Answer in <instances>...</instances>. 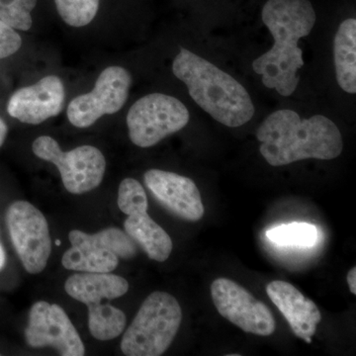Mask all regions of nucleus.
<instances>
[{"label":"nucleus","mask_w":356,"mask_h":356,"mask_svg":"<svg viewBox=\"0 0 356 356\" xmlns=\"http://www.w3.org/2000/svg\"><path fill=\"white\" fill-rule=\"evenodd\" d=\"M261 17L274 44L270 50L255 58L252 69L261 74L264 86L288 97L296 90L298 70L305 64L298 42L313 30L315 9L309 0H268Z\"/></svg>","instance_id":"obj_1"},{"label":"nucleus","mask_w":356,"mask_h":356,"mask_svg":"<svg viewBox=\"0 0 356 356\" xmlns=\"http://www.w3.org/2000/svg\"><path fill=\"white\" fill-rule=\"evenodd\" d=\"M257 139L261 143V156L273 166L308 159L330 161L343 149L341 131L331 119L323 115L301 119L288 109L269 115L257 129Z\"/></svg>","instance_id":"obj_2"},{"label":"nucleus","mask_w":356,"mask_h":356,"mask_svg":"<svg viewBox=\"0 0 356 356\" xmlns=\"http://www.w3.org/2000/svg\"><path fill=\"white\" fill-rule=\"evenodd\" d=\"M172 72L188 89L189 95L213 119L236 128L255 113L250 93L233 76L187 49H180Z\"/></svg>","instance_id":"obj_3"},{"label":"nucleus","mask_w":356,"mask_h":356,"mask_svg":"<svg viewBox=\"0 0 356 356\" xmlns=\"http://www.w3.org/2000/svg\"><path fill=\"white\" fill-rule=\"evenodd\" d=\"M181 321V307L172 295L152 293L124 334L122 353L127 356L163 355L177 337Z\"/></svg>","instance_id":"obj_4"},{"label":"nucleus","mask_w":356,"mask_h":356,"mask_svg":"<svg viewBox=\"0 0 356 356\" xmlns=\"http://www.w3.org/2000/svg\"><path fill=\"white\" fill-rule=\"evenodd\" d=\"M69 238L72 247L63 255L62 264L77 273H113L119 259H133L138 252L131 236L113 227L93 235L74 229Z\"/></svg>","instance_id":"obj_5"},{"label":"nucleus","mask_w":356,"mask_h":356,"mask_svg":"<svg viewBox=\"0 0 356 356\" xmlns=\"http://www.w3.org/2000/svg\"><path fill=\"white\" fill-rule=\"evenodd\" d=\"M188 122V110L177 98L152 93L140 98L129 110V137L137 147H154L168 136L182 130Z\"/></svg>","instance_id":"obj_6"},{"label":"nucleus","mask_w":356,"mask_h":356,"mask_svg":"<svg viewBox=\"0 0 356 356\" xmlns=\"http://www.w3.org/2000/svg\"><path fill=\"white\" fill-rule=\"evenodd\" d=\"M32 151L37 158L57 166L70 193H86L102 184L106 159L97 147L86 145L64 152L54 138L41 136L33 143Z\"/></svg>","instance_id":"obj_7"},{"label":"nucleus","mask_w":356,"mask_h":356,"mask_svg":"<svg viewBox=\"0 0 356 356\" xmlns=\"http://www.w3.org/2000/svg\"><path fill=\"white\" fill-rule=\"evenodd\" d=\"M6 222L14 250L25 270L30 274L41 273L51 252L46 218L31 203L19 200L7 208Z\"/></svg>","instance_id":"obj_8"},{"label":"nucleus","mask_w":356,"mask_h":356,"mask_svg":"<svg viewBox=\"0 0 356 356\" xmlns=\"http://www.w3.org/2000/svg\"><path fill=\"white\" fill-rule=\"evenodd\" d=\"M132 77L118 65L106 67L90 92L77 96L67 107V118L76 128H88L104 115L117 113L127 102Z\"/></svg>","instance_id":"obj_9"},{"label":"nucleus","mask_w":356,"mask_h":356,"mask_svg":"<svg viewBox=\"0 0 356 356\" xmlns=\"http://www.w3.org/2000/svg\"><path fill=\"white\" fill-rule=\"evenodd\" d=\"M211 295L218 313L242 331L261 337L275 331V320L268 307L235 281L218 278L211 285Z\"/></svg>","instance_id":"obj_10"},{"label":"nucleus","mask_w":356,"mask_h":356,"mask_svg":"<svg viewBox=\"0 0 356 356\" xmlns=\"http://www.w3.org/2000/svg\"><path fill=\"white\" fill-rule=\"evenodd\" d=\"M25 341L31 348L51 346L63 356L86 355L83 341L67 314L62 307L48 302H37L30 309Z\"/></svg>","instance_id":"obj_11"},{"label":"nucleus","mask_w":356,"mask_h":356,"mask_svg":"<svg viewBox=\"0 0 356 356\" xmlns=\"http://www.w3.org/2000/svg\"><path fill=\"white\" fill-rule=\"evenodd\" d=\"M145 184L154 198L175 217L197 222L204 216L200 191L193 180L177 173L161 170H147Z\"/></svg>","instance_id":"obj_12"},{"label":"nucleus","mask_w":356,"mask_h":356,"mask_svg":"<svg viewBox=\"0 0 356 356\" xmlns=\"http://www.w3.org/2000/svg\"><path fill=\"white\" fill-rule=\"evenodd\" d=\"M65 89L57 76H44L33 86L18 89L7 103V112L22 123L38 125L64 109Z\"/></svg>","instance_id":"obj_13"},{"label":"nucleus","mask_w":356,"mask_h":356,"mask_svg":"<svg viewBox=\"0 0 356 356\" xmlns=\"http://www.w3.org/2000/svg\"><path fill=\"white\" fill-rule=\"evenodd\" d=\"M267 295L277 307L293 332L306 343H312L322 315L317 305L307 298L296 287L286 281H271L266 287Z\"/></svg>","instance_id":"obj_14"},{"label":"nucleus","mask_w":356,"mask_h":356,"mask_svg":"<svg viewBox=\"0 0 356 356\" xmlns=\"http://www.w3.org/2000/svg\"><path fill=\"white\" fill-rule=\"evenodd\" d=\"M65 289L72 298L89 306L120 298L128 292L129 283L113 273H81L70 276Z\"/></svg>","instance_id":"obj_15"},{"label":"nucleus","mask_w":356,"mask_h":356,"mask_svg":"<svg viewBox=\"0 0 356 356\" xmlns=\"http://www.w3.org/2000/svg\"><path fill=\"white\" fill-rule=\"evenodd\" d=\"M124 228L149 259L163 262L170 257L173 248L172 238L147 212L128 216L124 222Z\"/></svg>","instance_id":"obj_16"},{"label":"nucleus","mask_w":356,"mask_h":356,"mask_svg":"<svg viewBox=\"0 0 356 356\" xmlns=\"http://www.w3.org/2000/svg\"><path fill=\"white\" fill-rule=\"evenodd\" d=\"M337 83L350 95L356 93V20L348 18L339 25L334 42Z\"/></svg>","instance_id":"obj_17"},{"label":"nucleus","mask_w":356,"mask_h":356,"mask_svg":"<svg viewBox=\"0 0 356 356\" xmlns=\"http://www.w3.org/2000/svg\"><path fill=\"white\" fill-rule=\"evenodd\" d=\"M88 329L98 341H111L120 336L127 323L125 313L110 303L88 306Z\"/></svg>","instance_id":"obj_18"},{"label":"nucleus","mask_w":356,"mask_h":356,"mask_svg":"<svg viewBox=\"0 0 356 356\" xmlns=\"http://www.w3.org/2000/svg\"><path fill=\"white\" fill-rule=\"evenodd\" d=\"M271 242L281 245L312 247L318 238V231L314 225L307 222H293L275 227L266 232Z\"/></svg>","instance_id":"obj_19"},{"label":"nucleus","mask_w":356,"mask_h":356,"mask_svg":"<svg viewBox=\"0 0 356 356\" xmlns=\"http://www.w3.org/2000/svg\"><path fill=\"white\" fill-rule=\"evenodd\" d=\"M100 0H55L60 18L72 27H83L95 19Z\"/></svg>","instance_id":"obj_20"},{"label":"nucleus","mask_w":356,"mask_h":356,"mask_svg":"<svg viewBox=\"0 0 356 356\" xmlns=\"http://www.w3.org/2000/svg\"><path fill=\"white\" fill-rule=\"evenodd\" d=\"M37 0H0V20L15 30L28 31L31 29L32 11Z\"/></svg>","instance_id":"obj_21"},{"label":"nucleus","mask_w":356,"mask_h":356,"mask_svg":"<svg viewBox=\"0 0 356 356\" xmlns=\"http://www.w3.org/2000/svg\"><path fill=\"white\" fill-rule=\"evenodd\" d=\"M118 207L127 216L147 212L146 191L138 180L134 178L122 180L118 191Z\"/></svg>","instance_id":"obj_22"},{"label":"nucleus","mask_w":356,"mask_h":356,"mask_svg":"<svg viewBox=\"0 0 356 356\" xmlns=\"http://www.w3.org/2000/svg\"><path fill=\"white\" fill-rule=\"evenodd\" d=\"M22 46V38L14 28L0 20V60L17 53Z\"/></svg>","instance_id":"obj_23"},{"label":"nucleus","mask_w":356,"mask_h":356,"mask_svg":"<svg viewBox=\"0 0 356 356\" xmlns=\"http://www.w3.org/2000/svg\"><path fill=\"white\" fill-rule=\"evenodd\" d=\"M346 280H348V287H350V292L353 295L356 294V267H353L350 269V273L346 276Z\"/></svg>","instance_id":"obj_24"},{"label":"nucleus","mask_w":356,"mask_h":356,"mask_svg":"<svg viewBox=\"0 0 356 356\" xmlns=\"http://www.w3.org/2000/svg\"><path fill=\"white\" fill-rule=\"evenodd\" d=\"M7 134H8V127H7L6 122L0 118V147L3 146L6 142Z\"/></svg>","instance_id":"obj_25"},{"label":"nucleus","mask_w":356,"mask_h":356,"mask_svg":"<svg viewBox=\"0 0 356 356\" xmlns=\"http://www.w3.org/2000/svg\"><path fill=\"white\" fill-rule=\"evenodd\" d=\"M6 264V252L4 250L3 245H2L1 241H0V271L3 270L4 267Z\"/></svg>","instance_id":"obj_26"}]
</instances>
